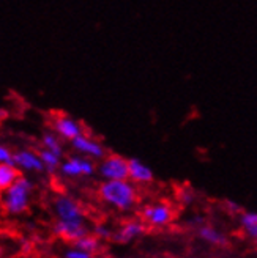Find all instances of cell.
Wrapping results in <instances>:
<instances>
[{
    "mask_svg": "<svg viewBox=\"0 0 257 258\" xmlns=\"http://www.w3.org/2000/svg\"><path fill=\"white\" fill-rule=\"evenodd\" d=\"M98 199L108 208L117 213H131L139 205V190L130 179H109L101 181L98 189Z\"/></svg>",
    "mask_w": 257,
    "mask_h": 258,
    "instance_id": "6da1fadb",
    "label": "cell"
},
{
    "mask_svg": "<svg viewBox=\"0 0 257 258\" xmlns=\"http://www.w3.org/2000/svg\"><path fill=\"white\" fill-rule=\"evenodd\" d=\"M35 194V183L27 175H19V178L13 183L5 192L0 194V205L5 214L11 217L24 216L30 210V205Z\"/></svg>",
    "mask_w": 257,
    "mask_h": 258,
    "instance_id": "7a4b0ae2",
    "label": "cell"
},
{
    "mask_svg": "<svg viewBox=\"0 0 257 258\" xmlns=\"http://www.w3.org/2000/svg\"><path fill=\"white\" fill-rule=\"evenodd\" d=\"M53 214L56 221L68 222L76 225H85L87 224V214L84 211V206L79 200L68 196V194H59L54 197L53 203Z\"/></svg>",
    "mask_w": 257,
    "mask_h": 258,
    "instance_id": "3957f363",
    "label": "cell"
},
{
    "mask_svg": "<svg viewBox=\"0 0 257 258\" xmlns=\"http://www.w3.org/2000/svg\"><path fill=\"white\" fill-rule=\"evenodd\" d=\"M175 217V210L169 202H153L147 203L140 210V221L151 228H166L172 224Z\"/></svg>",
    "mask_w": 257,
    "mask_h": 258,
    "instance_id": "277c9868",
    "label": "cell"
},
{
    "mask_svg": "<svg viewBox=\"0 0 257 258\" xmlns=\"http://www.w3.org/2000/svg\"><path fill=\"white\" fill-rule=\"evenodd\" d=\"M63 178L78 179V178H90L96 173V162L84 158L81 154H73L67 159H62L57 170Z\"/></svg>",
    "mask_w": 257,
    "mask_h": 258,
    "instance_id": "5b68a950",
    "label": "cell"
},
{
    "mask_svg": "<svg viewBox=\"0 0 257 258\" xmlns=\"http://www.w3.org/2000/svg\"><path fill=\"white\" fill-rule=\"evenodd\" d=\"M96 173L99 175L101 181L109 179H128V159L122 154H106L96 164Z\"/></svg>",
    "mask_w": 257,
    "mask_h": 258,
    "instance_id": "8992f818",
    "label": "cell"
},
{
    "mask_svg": "<svg viewBox=\"0 0 257 258\" xmlns=\"http://www.w3.org/2000/svg\"><path fill=\"white\" fill-rule=\"evenodd\" d=\"M50 126H53V133L57 134L63 142H71L85 133L84 124L68 113H56L50 120Z\"/></svg>",
    "mask_w": 257,
    "mask_h": 258,
    "instance_id": "52a82bcc",
    "label": "cell"
},
{
    "mask_svg": "<svg viewBox=\"0 0 257 258\" xmlns=\"http://www.w3.org/2000/svg\"><path fill=\"white\" fill-rule=\"evenodd\" d=\"M70 144H71V148L74 150L76 154H81V156L88 158L92 161H99L108 154L106 147L102 145L96 137L90 136L87 133L73 139Z\"/></svg>",
    "mask_w": 257,
    "mask_h": 258,
    "instance_id": "ba28073f",
    "label": "cell"
},
{
    "mask_svg": "<svg viewBox=\"0 0 257 258\" xmlns=\"http://www.w3.org/2000/svg\"><path fill=\"white\" fill-rule=\"evenodd\" d=\"M13 164L21 173L35 175V173H43V164L38 156V151L32 148H19L13 151Z\"/></svg>",
    "mask_w": 257,
    "mask_h": 258,
    "instance_id": "9c48e42d",
    "label": "cell"
},
{
    "mask_svg": "<svg viewBox=\"0 0 257 258\" xmlns=\"http://www.w3.org/2000/svg\"><path fill=\"white\" fill-rule=\"evenodd\" d=\"M147 231V225L140 219H130L119 225V228L114 230L112 241L119 244H131L140 239Z\"/></svg>",
    "mask_w": 257,
    "mask_h": 258,
    "instance_id": "30bf717a",
    "label": "cell"
},
{
    "mask_svg": "<svg viewBox=\"0 0 257 258\" xmlns=\"http://www.w3.org/2000/svg\"><path fill=\"white\" fill-rule=\"evenodd\" d=\"M128 179L136 186H147L155 181V173L144 161L131 158L128 159Z\"/></svg>",
    "mask_w": 257,
    "mask_h": 258,
    "instance_id": "8fae6325",
    "label": "cell"
},
{
    "mask_svg": "<svg viewBox=\"0 0 257 258\" xmlns=\"http://www.w3.org/2000/svg\"><path fill=\"white\" fill-rule=\"evenodd\" d=\"M53 231L57 238H60L62 241L73 244L76 239H79L81 236H84L85 233L90 231V227L85 225H76V224H68V222H60L56 221L53 225Z\"/></svg>",
    "mask_w": 257,
    "mask_h": 258,
    "instance_id": "7c38bea8",
    "label": "cell"
},
{
    "mask_svg": "<svg viewBox=\"0 0 257 258\" xmlns=\"http://www.w3.org/2000/svg\"><path fill=\"white\" fill-rule=\"evenodd\" d=\"M197 235L203 242H207L209 246H213V247H218V249L227 247L229 242H230L227 235L224 233L223 230L216 228L213 225H207V224H203V225H200L197 228Z\"/></svg>",
    "mask_w": 257,
    "mask_h": 258,
    "instance_id": "4fadbf2b",
    "label": "cell"
},
{
    "mask_svg": "<svg viewBox=\"0 0 257 258\" xmlns=\"http://www.w3.org/2000/svg\"><path fill=\"white\" fill-rule=\"evenodd\" d=\"M238 224L248 239H257V214L254 211H241L238 214Z\"/></svg>",
    "mask_w": 257,
    "mask_h": 258,
    "instance_id": "5bb4252c",
    "label": "cell"
},
{
    "mask_svg": "<svg viewBox=\"0 0 257 258\" xmlns=\"http://www.w3.org/2000/svg\"><path fill=\"white\" fill-rule=\"evenodd\" d=\"M73 246L74 247H79L85 252H90V253H93V255H98L102 249V241L98 239L92 231H88V233H85L84 236H81L79 239H76L73 242Z\"/></svg>",
    "mask_w": 257,
    "mask_h": 258,
    "instance_id": "9a60e30c",
    "label": "cell"
},
{
    "mask_svg": "<svg viewBox=\"0 0 257 258\" xmlns=\"http://www.w3.org/2000/svg\"><path fill=\"white\" fill-rule=\"evenodd\" d=\"M21 172L15 164H0V194L5 192L19 178Z\"/></svg>",
    "mask_w": 257,
    "mask_h": 258,
    "instance_id": "2e32d148",
    "label": "cell"
},
{
    "mask_svg": "<svg viewBox=\"0 0 257 258\" xmlns=\"http://www.w3.org/2000/svg\"><path fill=\"white\" fill-rule=\"evenodd\" d=\"M41 148L47 150V151H53L59 156L63 158V154H65V147H63V140L54 134L53 131H47L41 136Z\"/></svg>",
    "mask_w": 257,
    "mask_h": 258,
    "instance_id": "e0dca14e",
    "label": "cell"
},
{
    "mask_svg": "<svg viewBox=\"0 0 257 258\" xmlns=\"http://www.w3.org/2000/svg\"><path fill=\"white\" fill-rule=\"evenodd\" d=\"M38 156H40V161L43 164V169L47 173H56L59 170L62 159H63L62 156H59V154H56L53 151H47L44 148H41L40 151H38Z\"/></svg>",
    "mask_w": 257,
    "mask_h": 258,
    "instance_id": "ac0fdd59",
    "label": "cell"
},
{
    "mask_svg": "<svg viewBox=\"0 0 257 258\" xmlns=\"http://www.w3.org/2000/svg\"><path fill=\"white\" fill-rule=\"evenodd\" d=\"M92 233L98 238V239H101V241H109V239H112V233H114V228L111 227V225H108V224H96V225H93V228L90 230Z\"/></svg>",
    "mask_w": 257,
    "mask_h": 258,
    "instance_id": "d6986e66",
    "label": "cell"
},
{
    "mask_svg": "<svg viewBox=\"0 0 257 258\" xmlns=\"http://www.w3.org/2000/svg\"><path fill=\"white\" fill-rule=\"evenodd\" d=\"M63 258H96V255L90 253V252H85L79 247H68L63 253Z\"/></svg>",
    "mask_w": 257,
    "mask_h": 258,
    "instance_id": "ffe728a7",
    "label": "cell"
},
{
    "mask_svg": "<svg viewBox=\"0 0 257 258\" xmlns=\"http://www.w3.org/2000/svg\"><path fill=\"white\" fill-rule=\"evenodd\" d=\"M0 164H13V150L0 142Z\"/></svg>",
    "mask_w": 257,
    "mask_h": 258,
    "instance_id": "44dd1931",
    "label": "cell"
},
{
    "mask_svg": "<svg viewBox=\"0 0 257 258\" xmlns=\"http://www.w3.org/2000/svg\"><path fill=\"white\" fill-rule=\"evenodd\" d=\"M178 200L182 202L183 205H191L192 202L196 200V197H194V192H192L189 187H183V189H180V192H178Z\"/></svg>",
    "mask_w": 257,
    "mask_h": 258,
    "instance_id": "7402d4cb",
    "label": "cell"
},
{
    "mask_svg": "<svg viewBox=\"0 0 257 258\" xmlns=\"http://www.w3.org/2000/svg\"><path fill=\"white\" fill-rule=\"evenodd\" d=\"M224 206H226V211L230 213V214H234V216L240 214L241 210H243V208H241V205L237 203V202H234V200H226V202H224Z\"/></svg>",
    "mask_w": 257,
    "mask_h": 258,
    "instance_id": "603a6c76",
    "label": "cell"
},
{
    "mask_svg": "<svg viewBox=\"0 0 257 258\" xmlns=\"http://www.w3.org/2000/svg\"><path fill=\"white\" fill-rule=\"evenodd\" d=\"M188 222H189V225H192V227L199 228L200 225H203V224H205V217H203V216H199V214H196V216H192Z\"/></svg>",
    "mask_w": 257,
    "mask_h": 258,
    "instance_id": "cb8c5ba5",
    "label": "cell"
},
{
    "mask_svg": "<svg viewBox=\"0 0 257 258\" xmlns=\"http://www.w3.org/2000/svg\"><path fill=\"white\" fill-rule=\"evenodd\" d=\"M10 117V112L5 109V107H0V123L2 121H5L7 118Z\"/></svg>",
    "mask_w": 257,
    "mask_h": 258,
    "instance_id": "d4e9b609",
    "label": "cell"
},
{
    "mask_svg": "<svg viewBox=\"0 0 257 258\" xmlns=\"http://www.w3.org/2000/svg\"><path fill=\"white\" fill-rule=\"evenodd\" d=\"M4 255H5V244L0 239V258H4Z\"/></svg>",
    "mask_w": 257,
    "mask_h": 258,
    "instance_id": "484cf974",
    "label": "cell"
}]
</instances>
